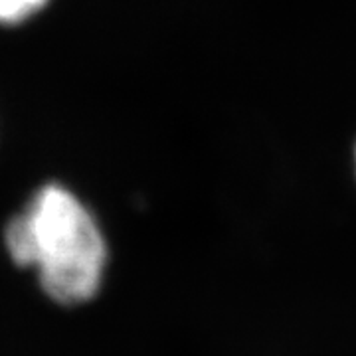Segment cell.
Wrapping results in <instances>:
<instances>
[{"label": "cell", "mask_w": 356, "mask_h": 356, "mask_svg": "<svg viewBox=\"0 0 356 356\" xmlns=\"http://www.w3.org/2000/svg\"><path fill=\"white\" fill-rule=\"evenodd\" d=\"M6 252L20 267H34L51 301L79 305L102 287L107 243L88 206L60 186H42L6 224Z\"/></svg>", "instance_id": "1"}, {"label": "cell", "mask_w": 356, "mask_h": 356, "mask_svg": "<svg viewBox=\"0 0 356 356\" xmlns=\"http://www.w3.org/2000/svg\"><path fill=\"white\" fill-rule=\"evenodd\" d=\"M46 4L48 0H0V24H20Z\"/></svg>", "instance_id": "2"}]
</instances>
